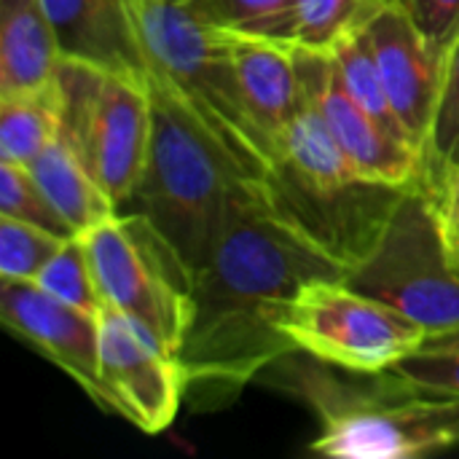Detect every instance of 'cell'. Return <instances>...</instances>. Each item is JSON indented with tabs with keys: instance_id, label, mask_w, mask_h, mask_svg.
Returning <instances> with one entry per match:
<instances>
[{
	"instance_id": "6da1fadb",
	"label": "cell",
	"mask_w": 459,
	"mask_h": 459,
	"mask_svg": "<svg viewBox=\"0 0 459 459\" xmlns=\"http://www.w3.org/2000/svg\"><path fill=\"white\" fill-rule=\"evenodd\" d=\"M350 266L285 215L264 180H242L204 269L178 360L191 385L239 387L296 352L282 320L301 285Z\"/></svg>"
},
{
	"instance_id": "7a4b0ae2",
	"label": "cell",
	"mask_w": 459,
	"mask_h": 459,
	"mask_svg": "<svg viewBox=\"0 0 459 459\" xmlns=\"http://www.w3.org/2000/svg\"><path fill=\"white\" fill-rule=\"evenodd\" d=\"M145 89L151 100L148 153L118 212L145 218L194 282L215 250L234 188L247 178L151 62Z\"/></svg>"
},
{
	"instance_id": "3957f363",
	"label": "cell",
	"mask_w": 459,
	"mask_h": 459,
	"mask_svg": "<svg viewBox=\"0 0 459 459\" xmlns=\"http://www.w3.org/2000/svg\"><path fill=\"white\" fill-rule=\"evenodd\" d=\"M317 363V360H315ZM290 387L317 414L312 452L331 459H411L459 446V395L422 390L390 374L344 382L320 366H299Z\"/></svg>"
},
{
	"instance_id": "277c9868",
	"label": "cell",
	"mask_w": 459,
	"mask_h": 459,
	"mask_svg": "<svg viewBox=\"0 0 459 459\" xmlns=\"http://www.w3.org/2000/svg\"><path fill=\"white\" fill-rule=\"evenodd\" d=\"M132 11L148 62L167 75L247 180L269 178L277 153L245 102L231 35L199 22L180 0H132Z\"/></svg>"
},
{
	"instance_id": "5b68a950",
	"label": "cell",
	"mask_w": 459,
	"mask_h": 459,
	"mask_svg": "<svg viewBox=\"0 0 459 459\" xmlns=\"http://www.w3.org/2000/svg\"><path fill=\"white\" fill-rule=\"evenodd\" d=\"M344 280L411 317L428 336L457 331L459 272L446 245L441 199L425 180L403 188L377 242Z\"/></svg>"
},
{
	"instance_id": "8992f818",
	"label": "cell",
	"mask_w": 459,
	"mask_h": 459,
	"mask_svg": "<svg viewBox=\"0 0 459 459\" xmlns=\"http://www.w3.org/2000/svg\"><path fill=\"white\" fill-rule=\"evenodd\" d=\"M105 304L178 355L191 315V277L156 229L132 212H116L81 234Z\"/></svg>"
},
{
	"instance_id": "52a82bcc",
	"label": "cell",
	"mask_w": 459,
	"mask_h": 459,
	"mask_svg": "<svg viewBox=\"0 0 459 459\" xmlns=\"http://www.w3.org/2000/svg\"><path fill=\"white\" fill-rule=\"evenodd\" d=\"M59 134L121 207L134 191L151 137L145 83L62 59L56 70Z\"/></svg>"
},
{
	"instance_id": "ba28073f",
	"label": "cell",
	"mask_w": 459,
	"mask_h": 459,
	"mask_svg": "<svg viewBox=\"0 0 459 459\" xmlns=\"http://www.w3.org/2000/svg\"><path fill=\"white\" fill-rule=\"evenodd\" d=\"M282 328L296 352L360 377L387 371L428 339L411 317L355 290L344 277H317L301 285Z\"/></svg>"
},
{
	"instance_id": "9c48e42d",
	"label": "cell",
	"mask_w": 459,
	"mask_h": 459,
	"mask_svg": "<svg viewBox=\"0 0 459 459\" xmlns=\"http://www.w3.org/2000/svg\"><path fill=\"white\" fill-rule=\"evenodd\" d=\"M188 377L172 350L126 315H100V403L143 433L167 430L183 403Z\"/></svg>"
},
{
	"instance_id": "30bf717a",
	"label": "cell",
	"mask_w": 459,
	"mask_h": 459,
	"mask_svg": "<svg viewBox=\"0 0 459 459\" xmlns=\"http://www.w3.org/2000/svg\"><path fill=\"white\" fill-rule=\"evenodd\" d=\"M299 89L317 105L333 140L350 167L371 183L411 186L422 180V156L417 148L393 137L347 91L331 51L293 46Z\"/></svg>"
},
{
	"instance_id": "8fae6325",
	"label": "cell",
	"mask_w": 459,
	"mask_h": 459,
	"mask_svg": "<svg viewBox=\"0 0 459 459\" xmlns=\"http://www.w3.org/2000/svg\"><path fill=\"white\" fill-rule=\"evenodd\" d=\"M3 325L62 368L100 403V317L81 312L35 282L0 280Z\"/></svg>"
},
{
	"instance_id": "7c38bea8",
	"label": "cell",
	"mask_w": 459,
	"mask_h": 459,
	"mask_svg": "<svg viewBox=\"0 0 459 459\" xmlns=\"http://www.w3.org/2000/svg\"><path fill=\"white\" fill-rule=\"evenodd\" d=\"M390 102L422 156V143L436 105L444 56L428 43L414 22L395 5H385L366 27Z\"/></svg>"
},
{
	"instance_id": "4fadbf2b",
	"label": "cell",
	"mask_w": 459,
	"mask_h": 459,
	"mask_svg": "<svg viewBox=\"0 0 459 459\" xmlns=\"http://www.w3.org/2000/svg\"><path fill=\"white\" fill-rule=\"evenodd\" d=\"M56 35L59 56L145 83L143 48L132 0H40Z\"/></svg>"
},
{
	"instance_id": "5bb4252c",
	"label": "cell",
	"mask_w": 459,
	"mask_h": 459,
	"mask_svg": "<svg viewBox=\"0 0 459 459\" xmlns=\"http://www.w3.org/2000/svg\"><path fill=\"white\" fill-rule=\"evenodd\" d=\"M59 46L40 0H0V97L54 91Z\"/></svg>"
},
{
	"instance_id": "9a60e30c",
	"label": "cell",
	"mask_w": 459,
	"mask_h": 459,
	"mask_svg": "<svg viewBox=\"0 0 459 459\" xmlns=\"http://www.w3.org/2000/svg\"><path fill=\"white\" fill-rule=\"evenodd\" d=\"M229 35L245 102L277 153V137L285 132L301 100L293 46L239 32Z\"/></svg>"
},
{
	"instance_id": "2e32d148",
	"label": "cell",
	"mask_w": 459,
	"mask_h": 459,
	"mask_svg": "<svg viewBox=\"0 0 459 459\" xmlns=\"http://www.w3.org/2000/svg\"><path fill=\"white\" fill-rule=\"evenodd\" d=\"M30 172L78 237L118 212L113 196L100 186L62 134L30 164Z\"/></svg>"
},
{
	"instance_id": "e0dca14e",
	"label": "cell",
	"mask_w": 459,
	"mask_h": 459,
	"mask_svg": "<svg viewBox=\"0 0 459 459\" xmlns=\"http://www.w3.org/2000/svg\"><path fill=\"white\" fill-rule=\"evenodd\" d=\"M301 91V89H299ZM274 169L317 188L347 186L363 180L350 161L344 159L339 143L333 140L317 105L301 91L299 108L288 121L285 132L277 137V161Z\"/></svg>"
},
{
	"instance_id": "ac0fdd59",
	"label": "cell",
	"mask_w": 459,
	"mask_h": 459,
	"mask_svg": "<svg viewBox=\"0 0 459 459\" xmlns=\"http://www.w3.org/2000/svg\"><path fill=\"white\" fill-rule=\"evenodd\" d=\"M459 178V32L444 51L441 83L422 143V180L444 199Z\"/></svg>"
},
{
	"instance_id": "d6986e66",
	"label": "cell",
	"mask_w": 459,
	"mask_h": 459,
	"mask_svg": "<svg viewBox=\"0 0 459 459\" xmlns=\"http://www.w3.org/2000/svg\"><path fill=\"white\" fill-rule=\"evenodd\" d=\"M393 0H293L277 43L331 51L347 35L360 32Z\"/></svg>"
},
{
	"instance_id": "ffe728a7",
	"label": "cell",
	"mask_w": 459,
	"mask_h": 459,
	"mask_svg": "<svg viewBox=\"0 0 459 459\" xmlns=\"http://www.w3.org/2000/svg\"><path fill=\"white\" fill-rule=\"evenodd\" d=\"M56 86L43 94L0 97V161L30 167L59 137Z\"/></svg>"
},
{
	"instance_id": "44dd1931",
	"label": "cell",
	"mask_w": 459,
	"mask_h": 459,
	"mask_svg": "<svg viewBox=\"0 0 459 459\" xmlns=\"http://www.w3.org/2000/svg\"><path fill=\"white\" fill-rule=\"evenodd\" d=\"M331 56L336 59V67L342 73V81L347 86V91L358 100V105L371 116L377 118L393 137H398L401 143L417 148L406 132V126L401 124L393 102H390V94L385 89V81L379 75V67H377V59H374V51L368 46V38L366 32H355V35H347L344 40H339L333 48H331Z\"/></svg>"
},
{
	"instance_id": "7402d4cb",
	"label": "cell",
	"mask_w": 459,
	"mask_h": 459,
	"mask_svg": "<svg viewBox=\"0 0 459 459\" xmlns=\"http://www.w3.org/2000/svg\"><path fill=\"white\" fill-rule=\"evenodd\" d=\"M35 285L43 288L48 296L97 317L108 307L100 293V285H97V277H94V269H91V261L81 237L67 239L56 250V255L38 274Z\"/></svg>"
},
{
	"instance_id": "603a6c76",
	"label": "cell",
	"mask_w": 459,
	"mask_h": 459,
	"mask_svg": "<svg viewBox=\"0 0 459 459\" xmlns=\"http://www.w3.org/2000/svg\"><path fill=\"white\" fill-rule=\"evenodd\" d=\"M180 3L186 5L188 13H194L199 22L210 27L266 38V40H277L280 27L293 5V0H180Z\"/></svg>"
},
{
	"instance_id": "cb8c5ba5",
	"label": "cell",
	"mask_w": 459,
	"mask_h": 459,
	"mask_svg": "<svg viewBox=\"0 0 459 459\" xmlns=\"http://www.w3.org/2000/svg\"><path fill=\"white\" fill-rule=\"evenodd\" d=\"M0 215L32 223L65 239L78 237L24 164L0 161Z\"/></svg>"
},
{
	"instance_id": "d4e9b609",
	"label": "cell",
	"mask_w": 459,
	"mask_h": 459,
	"mask_svg": "<svg viewBox=\"0 0 459 459\" xmlns=\"http://www.w3.org/2000/svg\"><path fill=\"white\" fill-rule=\"evenodd\" d=\"M65 242L46 229L0 215V280L35 282Z\"/></svg>"
},
{
	"instance_id": "484cf974",
	"label": "cell",
	"mask_w": 459,
	"mask_h": 459,
	"mask_svg": "<svg viewBox=\"0 0 459 459\" xmlns=\"http://www.w3.org/2000/svg\"><path fill=\"white\" fill-rule=\"evenodd\" d=\"M382 374H390L422 390L459 395V328L428 336L420 350H414Z\"/></svg>"
},
{
	"instance_id": "4316f807",
	"label": "cell",
	"mask_w": 459,
	"mask_h": 459,
	"mask_svg": "<svg viewBox=\"0 0 459 459\" xmlns=\"http://www.w3.org/2000/svg\"><path fill=\"white\" fill-rule=\"evenodd\" d=\"M444 56L459 32V0H393Z\"/></svg>"
},
{
	"instance_id": "83f0119b",
	"label": "cell",
	"mask_w": 459,
	"mask_h": 459,
	"mask_svg": "<svg viewBox=\"0 0 459 459\" xmlns=\"http://www.w3.org/2000/svg\"><path fill=\"white\" fill-rule=\"evenodd\" d=\"M441 212H444V231H446L449 255H452L455 269L459 272V194H452L441 202Z\"/></svg>"
},
{
	"instance_id": "f1b7e54d",
	"label": "cell",
	"mask_w": 459,
	"mask_h": 459,
	"mask_svg": "<svg viewBox=\"0 0 459 459\" xmlns=\"http://www.w3.org/2000/svg\"><path fill=\"white\" fill-rule=\"evenodd\" d=\"M452 194H459V178L452 183V188L446 191V196H452ZM446 196H444V199H446ZM444 199H441V202H444Z\"/></svg>"
}]
</instances>
